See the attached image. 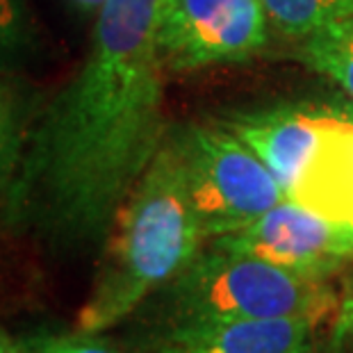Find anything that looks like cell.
<instances>
[{
  "instance_id": "cell-20",
  "label": "cell",
  "mask_w": 353,
  "mask_h": 353,
  "mask_svg": "<svg viewBox=\"0 0 353 353\" xmlns=\"http://www.w3.org/2000/svg\"><path fill=\"white\" fill-rule=\"evenodd\" d=\"M349 262H353V255H351V260H349Z\"/></svg>"
},
{
  "instance_id": "cell-14",
  "label": "cell",
  "mask_w": 353,
  "mask_h": 353,
  "mask_svg": "<svg viewBox=\"0 0 353 353\" xmlns=\"http://www.w3.org/2000/svg\"><path fill=\"white\" fill-rule=\"evenodd\" d=\"M26 353H144L141 347H130L108 337L105 333H92V330H66V333H32L21 337Z\"/></svg>"
},
{
  "instance_id": "cell-16",
  "label": "cell",
  "mask_w": 353,
  "mask_h": 353,
  "mask_svg": "<svg viewBox=\"0 0 353 353\" xmlns=\"http://www.w3.org/2000/svg\"><path fill=\"white\" fill-rule=\"evenodd\" d=\"M292 353H342V349L337 347V342L333 340V335L319 337L317 333H314L310 340L303 342L301 347L294 349Z\"/></svg>"
},
{
  "instance_id": "cell-8",
  "label": "cell",
  "mask_w": 353,
  "mask_h": 353,
  "mask_svg": "<svg viewBox=\"0 0 353 353\" xmlns=\"http://www.w3.org/2000/svg\"><path fill=\"white\" fill-rule=\"evenodd\" d=\"M288 199L353 230V121L337 108L324 110L319 141Z\"/></svg>"
},
{
  "instance_id": "cell-3",
  "label": "cell",
  "mask_w": 353,
  "mask_h": 353,
  "mask_svg": "<svg viewBox=\"0 0 353 353\" xmlns=\"http://www.w3.org/2000/svg\"><path fill=\"white\" fill-rule=\"evenodd\" d=\"M340 292L251 255L210 244L178 278L157 292V326L199 319L303 317L317 326L333 319ZM155 326V328H157Z\"/></svg>"
},
{
  "instance_id": "cell-15",
  "label": "cell",
  "mask_w": 353,
  "mask_h": 353,
  "mask_svg": "<svg viewBox=\"0 0 353 353\" xmlns=\"http://www.w3.org/2000/svg\"><path fill=\"white\" fill-rule=\"evenodd\" d=\"M333 340L342 353H353V278L342 283L340 303L333 317Z\"/></svg>"
},
{
  "instance_id": "cell-2",
  "label": "cell",
  "mask_w": 353,
  "mask_h": 353,
  "mask_svg": "<svg viewBox=\"0 0 353 353\" xmlns=\"http://www.w3.org/2000/svg\"><path fill=\"white\" fill-rule=\"evenodd\" d=\"M208 239L194 212L171 130L119 210L76 328L105 333L178 278Z\"/></svg>"
},
{
  "instance_id": "cell-10",
  "label": "cell",
  "mask_w": 353,
  "mask_h": 353,
  "mask_svg": "<svg viewBox=\"0 0 353 353\" xmlns=\"http://www.w3.org/2000/svg\"><path fill=\"white\" fill-rule=\"evenodd\" d=\"M37 101L17 73H0V194L7 190L23 153Z\"/></svg>"
},
{
  "instance_id": "cell-12",
  "label": "cell",
  "mask_w": 353,
  "mask_h": 353,
  "mask_svg": "<svg viewBox=\"0 0 353 353\" xmlns=\"http://www.w3.org/2000/svg\"><path fill=\"white\" fill-rule=\"evenodd\" d=\"M269 26L290 39H305L333 21L353 17V0H260Z\"/></svg>"
},
{
  "instance_id": "cell-5",
  "label": "cell",
  "mask_w": 353,
  "mask_h": 353,
  "mask_svg": "<svg viewBox=\"0 0 353 353\" xmlns=\"http://www.w3.org/2000/svg\"><path fill=\"white\" fill-rule=\"evenodd\" d=\"M260 0H160L157 52L167 71L244 62L267 46Z\"/></svg>"
},
{
  "instance_id": "cell-9",
  "label": "cell",
  "mask_w": 353,
  "mask_h": 353,
  "mask_svg": "<svg viewBox=\"0 0 353 353\" xmlns=\"http://www.w3.org/2000/svg\"><path fill=\"white\" fill-rule=\"evenodd\" d=\"M324 110L272 108L237 112L226 128L267 164L285 190V196L310 160L321 134Z\"/></svg>"
},
{
  "instance_id": "cell-19",
  "label": "cell",
  "mask_w": 353,
  "mask_h": 353,
  "mask_svg": "<svg viewBox=\"0 0 353 353\" xmlns=\"http://www.w3.org/2000/svg\"><path fill=\"white\" fill-rule=\"evenodd\" d=\"M342 112L344 117H349L351 121H353V101H344V103H340V108H337Z\"/></svg>"
},
{
  "instance_id": "cell-17",
  "label": "cell",
  "mask_w": 353,
  "mask_h": 353,
  "mask_svg": "<svg viewBox=\"0 0 353 353\" xmlns=\"http://www.w3.org/2000/svg\"><path fill=\"white\" fill-rule=\"evenodd\" d=\"M0 353H26L21 337H14L5 328H0Z\"/></svg>"
},
{
  "instance_id": "cell-18",
  "label": "cell",
  "mask_w": 353,
  "mask_h": 353,
  "mask_svg": "<svg viewBox=\"0 0 353 353\" xmlns=\"http://www.w3.org/2000/svg\"><path fill=\"white\" fill-rule=\"evenodd\" d=\"M71 3L76 5L78 10L87 12V14H99L108 0H71Z\"/></svg>"
},
{
  "instance_id": "cell-6",
  "label": "cell",
  "mask_w": 353,
  "mask_h": 353,
  "mask_svg": "<svg viewBox=\"0 0 353 353\" xmlns=\"http://www.w3.org/2000/svg\"><path fill=\"white\" fill-rule=\"evenodd\" d=\"M216 249L251 255L292 274L328 281L353 255V230L285 196L246 228L210 239Z\"/></svg>"
},
{
  "instance_id": "cell-4",
  "label": "cell",
  "mask_w": 353,
  "mask_h": 353,
  "mask_svg": "<svg viewBox=\"0 0 353 353\" xmlns=\"http://www.w3.org/2000/svg\"><path fill=\"white\" fill-rule=\"evenodd\" d=\"M205 239L246 228L285 199L267 164L226 125H171Z\"/></svg>"
},
{
  "instance_id": "cell-11",
  "label": "cell",
  "mask_w": 353,
  "mask_h": 353,
  "mask_svg": "<svg viewBox=\"0 0 353 353\" xmlns=\"http://www.w3.org/2000/svg\"><path fill=\"white\" fill-rule=\"evenodd\" d=\"M299 59L337 82L353 101V17L333 21L299 41Z\"/></svg>"
},
{
  "instance_id": "cell-7",
  "label": "cell",
  "mask_w": 353,
  "mask_h": 353,
  "mask_svg": "<svg viewBox=\"0 0 353 353\" xmlns=\"http://www.w3.org/2000/svg\"><path fill=\"white\" fill-rule=\"evenodd\" d=\"M303 317L199 319L157 326L144 353H292L317 333Z\"/></svg>"
},
{
  "instance_id": "cell-13",
  "label": "cell",
  "mask_w": 353,
  "mask_h": 353,
  "mask_svg": "<svg viewBox=\"0 0 353 353\" xmlns=\"http://www.w3.org/2000/svg\"><path fill=\"white\" fill-rule=\"evenodd\" d=\"M39 34L26 0H0V73H19L37 55Z\"/></svg>"
},
{
  "instance_id": "cell-1",
  "label": "cell",
  "mask_w": 353,
  "mask_h": 353,
  "mask_svg": "<svg viewBox=\"0 0 353 353\" xmlns=\"http://www.w3.org/2000/svg\"><path fill=\"white\" fill-rule=\"evenodd\" d=\"M160 0H108L87 55L37 105L0 226L59 258L101 251L119 210L167 139Z\"/></svg>"
}]
</instances>
